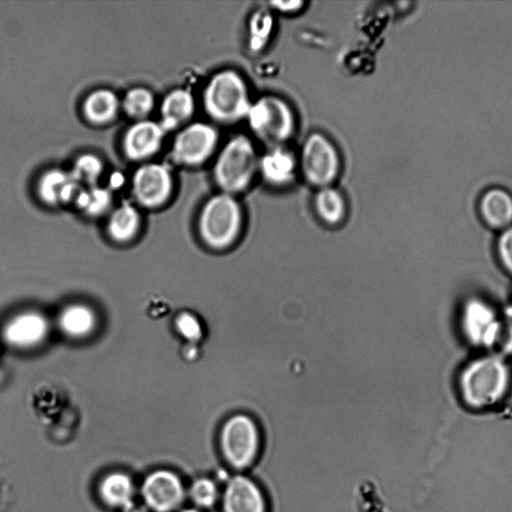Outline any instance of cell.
I'll return each mask as SVG.
<instances>
[{"instance_id":"cell-1","label":"cell","mask_w":512,"mask_h":512,"mask_svg":"<svg viewBox=\"0 0 512 512\" xmlns=\"http://www.w3.org/2000/svg\"><path fill=\"white\" fill-rule=\"evenodd\" d=\"M246 215L235 196L217 193L203 204L196 223L202 245L212 252L235 247L243 236Z\"/></svg>"},{"instance_id":"cell-2","label":"cell","mask_w":512,"mask_h":512,"mask_svg":"<svg viewBox=\"0 0 512 512\" xmlns=\"http://www.w3.org/2000/svg\"><path fill=\"white\" fill-rule=\"evenodd\" d=\"M251 103L246 81L232 69L215 73L203 91L204 109L219 123L231 124L246 118Z\"/></svg>"},{"instance_id":"cell-3","label":"cell","mask_w":512,"mask_h":512,"mask_svg":"<svg viewBox=\"0 0 512 512\" xmlns=\"http://www.w3.org/2000/svg\"><path fill=\"white\" fill-rule=\"evenodd\" d=\"M259 158L251 139L245 135L230 138L220 150L213 167V178L221 192L233 196L252 183Z\"/></svg>"},{"instance_id":"cell-4","label":"cell","mask_w":512,"mask_h":512,"mask_svg":"<svg viewBox=\"0 0 512 512\" xmlns=\"http://www.w3.org/2000/svg\"><path fill=\"white\" fill-rule=\"evenodd\" d=\"M509 382V372L504 362L494 356L471 362L460 379L465 402L477 409L497 403L504 395Z\"/></svg>"},{"instance_id":"cell-5","label":"cell","mask_w":512,"mask_h":512,"mask_svg":"<svg viewBox=\"0 0 512 512\" xmlns=\"http://www.w3.org/2000/svg\"><path fill=\"white\" fill-rule=\"evenodd\" d=\"M246 119L253 134L270 148L283 146L295 130L293 109L276 95H264L252 102Z\"/></svg>"},{"instance_id":"cell-6","label":"cell","mask_w":512,"mask_h":512,"mask_svg":"<svg viewBox=\"0 0 512 512\" xmlns=\"http://www.w3.org/2000/svg\"><path fill=\"white\" fill-rule=\"evenodd\" d=\"M220 446L228 463L238 469L250 465L260 446V429L256 419L247 413L227 416L220 428Z\"/></svg>"},{"instance_id":"cell-7","label":"cell","mask_w":512,"mask_h":512,"mask_svg":"<svg viewBox=\"0 0 512 512\" xmlns=\"http://www.w3.org/2000/svg\"><path fill=\"white\" fill-rule=\"evenodd\" d=\"M299 166L310 185L319 189L332 186L340 173V155L327 136L315 132L302 145Z\"/></svg>"},{"instance_id":"cell-8","label":"cell","mask_w":512,"mask_h":512,"mask_svg":"<svg viewBox=\"0 0 512 512\" xmlns=\"http://www.w3.org/2000/svg\"><path fill=\"white\" fill-rule=\"evenodd\" d=\"M218 141L219 134L215 127L204 122L191 123L176 135L172 156L180 164L199 166L213 155Z\"/></svg>"},{"instance_id":"cell-9","label":"cell","mask_w":512,"mask_h":512,"mask_svg":"<svg viewBox=\"0 0 512 512\" xmlns=\"http://www.w3.org/2000/svg\"><path fill=\"white\" fill-rule=\"evenodd\" d=\"M132 191L135 199L142 206L147 208L160 207L172 195V175L168 168L162 164H144L133 175Z\"/></svg>"},{"instance_id":"cell-10","label":"cell","mask_w":512,"mask_h":512,"mask_svg":"<svg viewBox=\"0 0 512 512\" xmlns=\"http://www.w3.org/2000/svg\"><path fill=\"white\" fill-rule=\"evenodd\" d=\"M462 327L469 341L477 346H494L501 340L502 325L494 310L482 300L471 299L466 303Z\"/></svg>"},{"instance_id":"cell-11","label":"cell","mask_w":512,"mask_h":512,"mask_svg":"<svg viewBox=\"0 0 512 512\" xmlns=\"http://www.w3.org/2000/svg\"><path fill=\"white\" fill-rule=\"evenodd\" d=\"M146 505L156 512H169L183 500L184 489L180 479L172 472L158 470L146 477L142 484Z\"/></svg>"},{"instance_id":"cell-12","label":"cell","mask_w":512,"mask_h":512,"mask_svg":"<svg viewBox=\"0 0 512 512\" xmlns=\"http://www.w3.org/2000/svg\"><path fill=\"white\" fill-rule=\"evenodd\" d=\"M49 332V323L36 311L21 312L12 317L4 328V338L17 348H32L41 344Z\"/></svg>"},{"instance_id":"cell-13","label":"cell","mask_w":512,"mask_h":512,"mask_svg":"<svg viewBox=\"0 0 512 512\" xmlns=\"http://www.w3.org/2000/svg\"><path fill=\"white\" fill-rule=\"evenodd\" d=\"M165 130L159 122L139 120L131 125L123 137V151L134 161L153 156L160 148Z\"/></svg>"},{"instance_id":"cell-14","label":"cell","mask_w":512,"mask_h":512,"mask_svg":"<svg viewBox=\"0 0 512 512\" xmlns=\"http://www.w3.org/2000/svg\"><path fill=\"white\" fill-rule=\"evenodd\" d=\"M477 210L491 228L505 229L512 225V191L502 185L484 188L477 199Z\"/></svg>"},{"instance_id":"cell-15","label":"cell","mask_w":512,"mask_h":512,"mask_svg":"<svg viewBox=\"0 0 512 512\" xmlns=\"http://www.w3.org/2000/svg\"><path fill=\"white\" fill-rule=\"evenodd\" d=\"M81 190L72 174L59 168L48 169L38 178L36 192L42 202L57 206L75 200Z\"/></svg>"},{"instance_id":"cell-16","label":"cell","mask_w":512,"mask_h":512,"mask_svg":"<svg viewBox=\"0 0 512 512\" xmlns=\"http://www.w3.org/2000/svg\"><path fill=\"white\" fill-rule=\"evenodd\" d=\"M224 512H265V501L258 486L249 478H232L223 496Z\"/></svg>"},{"instance_id":"cell-17","label":"cell","mask_w":512,"mask_h":512,"mask_svg":"<svg viewBox=\"0 0 512 512\" xmlns=\"http://www.w3.org/2000/svg\"><path fill=\"white\" fill-rule=\"evenodd\" d=\"M297 167L293 153L283 146H276L259 158L258 170L267 183L280 187L293 181Z\"/></svg>"},{"instance_id":"cell-18","label":"cell","mask_w":512,"mask_h":512,"mask_svg":"<svg viewBox=\"0 0 512 512\" xmlns=\"http://www.w3.org/2000/svg\"><path fill=\"white\" fill-rule=\"evenodd\" d=\"M312 206L315 218L329 228L341 226L349 214L343 194L333 186L320 188L314 196Z\"/></svg>"},{"instance_id":"cell-19","label":"cell","mask_w":512,"mask_h":512,"mask_svg":"<svg viewBox=\"0 0 512 512\" xmlns=\"http://www.w3.org/2000/svg\"><path fill=\"white\" fill-rule=\"evenodd\" d=\"M195 111V101L192 94L183 88L170 91L160 106L161 121L165 131L177 128L189 120Z\"/></svg>"},{"instance_id":"cell-20","label":"cell","mask_w":512,"mask_h":512,"mask_svg":"<svg viewBox=\"0 0 512 512\" xmlns=\"http://www.w3.org/2000/svg\"><path fill=\"white\" fill-rule=\"evenodd\" d=\"M117 95L106 88L89 93L83 101L82 112L87 121L95 125L111 122L119 110Z\"/></svg>"},{"instance_id":"cell-21","label":"cell","mask_w":512,"mask_h":512,"mask_svg":"<svg viewBox=\"0 0 512 512\" xmlns=\"http://www.w3.org/2000/svg\"><path fill=\"white\" fill-rule=\"evenodd\" d=\"M58 323L61 331L67 336L83 338L94 331L97 316L92 308L85 304H71L61 311Z\"/></svg>"},{"instance_id":"cell-22","label":"cell","mask_w":512,"mask_h":512,"mask_svg":"<svg viewBox=\"0 0 512 512\" xmlns=\"http://www.w3.org/2000/svg\"><path fill=\"white\" fill-rule=\"evenodd\" d=\"M140 226L139 211L134 206L125 203L111 213L107 223V232L114 241L125 243L135 238Z\"/></svg>"},{"instance_id":"cell-23","label":"cell","mask_w":512,"mask_h":512,"mask_svg":"<svg viewBox=\"0 0 512 512\" xmlns=\"http://www.w3.org/2000/svg\"><path fill=\"white\" fill-rule=\"evenodd\" d=\"M99 493L107 505L123 508L132 502L133 484L126 474L114 472L103 478Z\"/></svg>"},{"instance_id":"cell-24","label":"cell","mask_w":512,"mask_h":512,"mask_svg":"<svg viewBox=\"0 0 512 512\" xmlns=\"http://www.w3.org/2000/svg\"><path fill=\"white\" fill-rule=\"evenodd\" d=\"M74 201L86 215L96 217L110 208L112 196L107 189L93 185L81 188Z\"/></svg>"},{"instance_id":"cell-25","label":"cell","mask_w":512,"mask_h":512,"mask_svg":"<svg viewBox=\"0 0 512 512\" xmlns=\"http://www.w3.org/2000/svg\"><path fill=\"white\" fill-rule=\"evenodd\" d=\"M154 105V95L145 87L130 89L125 94L122 102L125 113L137 121L144 120L150 114Z\"/></svg>"},{"instance_id":"cell-26","label":"cell","mask_w":512,"mask_h":512,"mask_svg":"<svg viewBox=\"0 0 512 512\" xmlns=\"http://www.w3.org/2000/svg\"><path fill=\"white\" fill-rule=\"evenodd\" d=\"M103 171L101 159L91 153L80 155L74 162L70 173L79 184L96 185Z\"/></svg>"},{"instance_id":"cell-27","label":"cell","mask_w":512,"mask_h":512,"mask_svg":"<svg viewBox=\"0 0 512 512\" xmlns=\"http://www.w3.org/2000/svg\"><path fill=\"white\" fill-rule=\"evenodd\" d=\"M175 327L189 344H199L206 337V325L202 317L192 311L181 312L175 320Z\"/></svg>"},{"instance_id":"cell-28","label":"cell","mask_w":512,"mask_h":512,"mask_svg":"<svg viewBox=\"0 0 512 512\" xmlns=\"http://www.w3.org/2000/svg\"><path fill=\"white\" fill-rule=\"evenodd\" d=\"M273 27L271 15L264 10L257 11L250 22V47L261 50L266 45Z\"/></svg>"},{"instance_id":"cell-29","label":"cell","mask_w":512,"mask_h":512,"mask_svg":"<svg viewBox=\"0 0 512 512\" xmlns=\"http://www.w3.org/2000/svg\"><path fill=\"white\" fill-rule=\"evenodd\" d=\"M190 496L193 502L198 506L210 507L217 498L216 485L210 479H198L190 488Z\"/></svg>"},{"instance_id":"cell-30","label":"cell","mask_w":512,"mask_h":512,"mask_svg":"<svg viewBox=\"0 0 512 512\" xmlns=\"http://www.w3.org/2000/svg\"><path fill=\"white\" fill-rule=\"evenodd\" d=\"M498 249L504 265L512 272V225L505 228L500 235Z\"/></svg>"},{"instance_id":"cell-31","label":"cell","mask_w":512,"mask_h":512,"mask_svg":"<svg viewBox=\"0 0 512 512\" xmlns=\"http://www.w3.org/2000/svg\"><path fill=\"white\" fill-rule=\"evenodd\" d=\"M305 3L303 1H274L270 5L282 13H295L299 11Z\"/></svg>"},{"instance_id":"cell-32","label":"cell","mask_w":512,"mask_h":512,"mask_svg":"<svg viewBox=\"0 0 512 512\" xmlns=\"http://www.w3.org/2000/svg\"><path fill=\"white\" fill-rule=\"evenodd\" d=\"M122 512H148L145 507L135 504L134 502L129 503L122 508Z\"/></svg>"},{"instance_id":"cell-33","label":"cell","mask_w":512,"mask_h":512,"mask_svg":"<svg viewBox=\"0 0 512 512\" xmlns=\"http://www.w3.org/2000/svg\"><path fill=\"white\" fill-rule=\"evenodd\" d=\"M181 512H199V511H197L195 509H192V508H189V509H184Z\"/></svg>"}]
</instances>
